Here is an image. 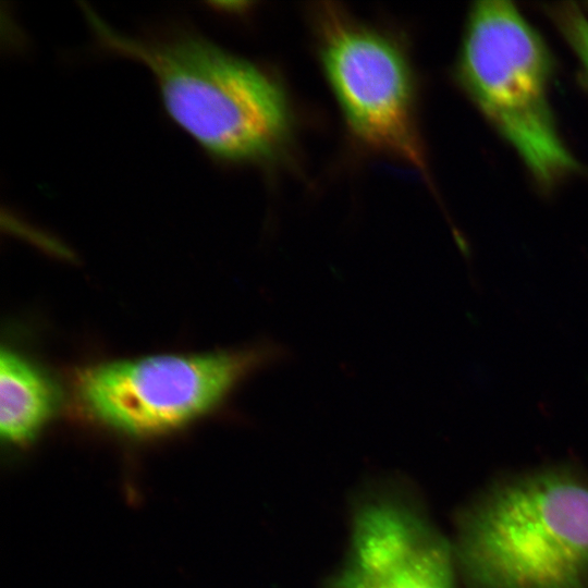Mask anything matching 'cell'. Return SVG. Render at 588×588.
Listing matches in <instances>:
<instances>
[{
    "label": "cell",
    "mask_w": 588,
    "mask_h": 588,
    "mask_svg": "<svg viewBox=\"0 0 588 588\" xmlns=\"http://www.w3.org/2000/svg\"><path fill=\"white\" fill-rule=\"evenodd\" d=\"M453 548L471 588H588V479L549 467L498 483L463 512Z\"/></svg>",
    "instance_id": "obj_2"
},
{
    "label": "cell",
    "mask_w": 588,
    "mask_h": 588,
    "mask_svg": "<svg viewBox=\"0 0 588 588\" xmlns=\"http://www.w3.org/2000/svg\"><path fill=\"white\" fill-rule=\"evenodd\" d=\"M290 357L272 339L199 355L111 362L76 380L82 407L98 421L138 436L180 427L221 404L238 383Z\"/></svg>",
    "instance_id": "obj_4"
},
{
    "label": "cell",
    "mask_w": 588,
    "mask_h": 588,
    "mask_svg": "<svg viewBox=\"0 0 588 588\" xmlns=\"http://www.w3.org/2000/svg\"><path fill=\"white\" fill-rule=\"evenodd\" d=\"M83 12L103 48L150 71L168 114L211 157L256 162L285 148L292 113L267 72L193 30L128 36Z\"/></svg>",
    "instance_id": "obj_1"
},
{
    "label": "cell",
    "mask_w": 588,
    "mask_h": 588,
    "mask_svg": "<svg viewBox=\"0 0 588 588\" xmlns=\"http://www.w3.org/2000/svg\"><path fill=\"white\" fill-rule=\"evenodd\" d=\"M57 405L53 383L37 367L11 350L0 358V430L13 444L28 442Z\"/></svg>",
    "instance_id": "obj_7"
},
{
    "label": "cell",
    "mask_w": 588,
    "mask_h": 588,
    "mask_svg": "<svg viewBox=\"0 0 588 588\" xmlns=\"http://www.w3.org/2000/svg\"><path fill=\"white\" fill-rule=\"evenodd\" d=\"M323 72L352 134L427 175L406 54L390 36L334 3L313 10Z\"/></svg>",
    "instance_id": "obj_5"
},
{
    "label": "cell",
    "mask_w": 588,
    "mask_h": 588,
    "mask_svg": "<svg viewBox=\"0 0 588 588\" xmlns=\"http://www.w3.org/2000/svg\"><path fill=\"white\" fill-rule=\"evenodd\" d=\"M455 564L454 548L414 501L380 492L357 505L329 588H456Z\"/></svg>",
    "instance_id": "obj_6"
},
{
    "label": "cell",
    "mask_w": 588,
    "mask_h": 588,
    "mask_svg": "<svg viewBox=\"0 0 588 588\" xmlns=\"http://www.w3.org/2000/svg\"><path fill=\"white\" fill-rule=\"evenodd\" d=\"M553 72L547 44L513 3L473 4L456 60V79L544 191L580 170L560 135L550 103Z\"/></svg>",
    "instance_id": "obj_3"
},
{
    "label": "cell",
    "mask_w": 588,
    "mask_h": 588,
    "mask_svg": "<svg viewBox=\"0 0 588 588\" xmlns=\"http://www.w3.org/2000/svg\"><path fill=\"white\" fill-rule=\"evenodd\" d=\"M544 11L574 52L588 90V15L572 2L548 4Z\"/></svg>",
    "instance_id": "obj_8"
}]
</instances>
